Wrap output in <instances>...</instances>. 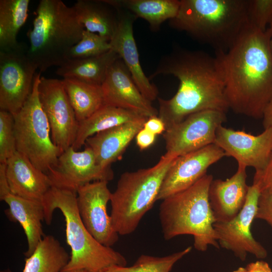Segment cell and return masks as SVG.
Segmentation results:
<instances>
[{"mask_svg": "<svg viewBox=\"0 0 272 272\" xmlns=\"http://www.w3.org/2000/svg\"><path fill=\"white\" fill-rule=\"evenodd\" d=\"M246 167L238 165L236 173L226 179L213 180L208 195L216 222L234 219L243 208L249 186L246 182Z\"/></svg>", "mask_w": 272, "mask_h": 272, "instance_id": "cell-19", "label": "cell"}, {"mask_svg": "<svg viewBox=\"0 0 272 272\" xmlns=\"http://www.w3.org/2000/svg\"><path fill=\"white\" fill-rule=\"evenodd\" d=\"M70 258L57 239L45 235L33 253L26 257L23 272H60Z\"/></svg>", "mask_w": 272, "mask_h": 272, "instance_id": "cell-27", "label": "cell"}, {"mask_svg": "<svg viewBox=\"0 0 272 272\" xmlns=\"http://www.w3.org/2000/svg\"><path fill=\"white\" fill-rule=\"evenodd\" d=\"M255 219L265 221L272 228V191L260 193Z\"/></svg>", "mask_w": 272, "mask_h": 272, "instance_id": "cell-35", "label": "cell"}, {"mask_svg": "<svg viewBox=\"0 0 272 272\" xmlns=\"http://www.w3.org/2000/svg\"><path fill=\"white\" fill-rule=\"evenodd\" d=\"M119 55L110 49L101 55L88 58L66 60L56 70L63 79H72L94 85L101 86L110 66Z\"/></svg>", "mask_w": 272, "mask_h": 272, "instance_id": "cell-24", "label": "cell"}, {"mask_svg": "<svg viewBox=\"0 0 272 272\" xmlns=\"http://www.w3.org/2000/svg\"><path fill=\"white\" fill-rule=\"evenodd\" d=\"M115 9L127 11L147 21L156 30L167 20L174 18L180 4L179 0H103Z\"/></svg>", "mask_w": 272, "mask_h": 272, "instance_id": "cell-26", "label": "cell"}, {"mask_svg": "<svg viewBox=\"0 0 272 272\" xmlns=\"http://www.w3.org/2000/svg\"><path fill=\"white\" fill-rule=\"evenodd\" d=\"M226 156L215 143L177 157L167 172L157 200L192 186L205 175L213 164Z\"/></svg>", "mask_w": 272, "mask_h": 272, "instance_id": "cell-15", "label": "cell"}, {"mask_svg": "<svg viewBox=\"0 0 272 272\" xmlns=\"http://www.w3.org/2000/svg\"><path fill=\"white\" fill-rule=\"evenodd\" d=\"M176 158L164 154L151 167L121 175L110 200V216L118 235H129L136 230L143 217L157 201L165 176Z\"/></svg>", "mask_w": 272, "mask_h": 272, "instance_id": "cell-7", "label": "cell"}, {"mask_svg": "<svg viewBox=\"0 0 272 272\" xmlns=\"http://www.w3.org/2000/svg\"><path fill=\"white\" fill-rule=\"evenodd\" d=\"M262 118L264 129L272 128V98L266 105Z\"/></svg>", "mask_w": 272, "mask_h": 272, "instance_id": "cell-40", "label": "cell"}, {"mask_svg": "<svg viewBox=\"0 0 272 272\" xmlns=\"http://www.w3.org/2000/svg\"><path fill=\"white\" fill-rule=\"evenodd\" d=\"M271 33L248 24L226 52L217 53L229 109L259 119L272 98Z\"/></svg>", "mask_w": 272, "mask_h": 272, "instance_id": "cell-2", "label": "cell"}, {"mask_svg": "<svg viewBox=\"0 0 272 272\" xmlns=\"http://www.w3.org/2000/svg\"><path fill=\"white\" fill-rule=\"evenodd\" d=\"M38 94L41 105L49 123L52 140L63 152L74 145L79 122L62 81L41 77Z\"/></svg>", "mask_w": 272, "mask_h": 272, "instance_id": "cell-12", "label": "cell"}, {"mask_svg": "<svg viewBox=\"0 0 272 272\" xmlns=\"http://www.w3.org/2000/svg\"><path fill=\"white\" fill-rule=\"evenodd\" d=\"M60 272H89L87 270L84 269H78V270H72L68 271H61Z\"/></svg>", "mask_w": 272, "mask_h": 272, "instance_id": "cell-42", "label": "cell"}, {"mask_svg": "<svg viewBox=\"0 0 272 272\" xmlns=\"http://www.w3.org/2000/svg\"><path fill=\"white\" fill-rule=\"evenodd\" d=\"M115 10L118 14V24L109 41L111 49L116 52L123 60L142 94L152 102L157 98L158 90L151 83L141 67L133 31V22L137 18L127 11Z\"/></svg>", "mask_w": 272, "mask_h": 272, "instance_id": "cell-18", "label": "cell"}, {"mask_svg": "<svg viewBox=\"0 0 272 272\" xmlns=\"http://www.w3.org/2000/svg\"><path fill=\"white\" fill-rule=\"evenodd\" d=\"M23 45L0 51V109L13 115L23 107L31 94L37 66Z\"/></svg>", "mask_w": 272, "mask_h": 272, "instance_id": "cell-10", "label": "cell"}, {"mask_svg": "<svg viewBox=\"0 0 272 272\" xmlns=\"http://www.w3.org/2000/svg\"><path fill=\"white\" fill-rule=\"evenodd\" d=\"M253 183L258 187L260 193L272 191V152L264 168L255 171Z\"/></svg>", "mask_w": 272, "mask_h": 272, "instance_id": "cell-34", "label": "cell"}, {"mask_svg": "<svg viewBox=\"0 0 272 272\" xmlns=\"http://www.w3.org/2000/svg\"><path fill=\"white\" fill-rule=\"evenodd\" d=\"M62 81L78 122L90 116L105 104L101 86L72 79H63Z\"/></svg>", "mask_w": 272, "mask_h": 272, "instance_id": "cell-29", "label": "cell"}, {"mask_svg": "<svg viewBox=\"0 0 272 272\" xmlns=\"http://www.w3.org/2000/svg\"><path fill=\"white\" fill-rule=\"evenodd\" d=\"M143 128L156 135L164 133L166 129L164 122L158 116L148 118Z\"/></svg>", "mask_w": 272, "mask_h": 272, "instance_id": "cell-37", "label": "cell"}, {"mask_svg": "<svg viewBox=\"0 0 272 272\" xmlns=\"http://www.w3.org/2000/svg\"><path fill=\"white\" fill-rule=\"evenodd\" d=\"M231 272H272V270L266 262L257 260L248 264L245 267H240Z\"/></svg>", "mask_w": 272, "mask_h": 272, "instance_id": "cell-38", "label": "cell"}, {"mask_svg": "<svg viewBox=\"0 0 272 272\" xmlns=\"http://www.w3.org/2000/svg\"><path fill=\"white\" fill-rule=\"evenodd\" d=\"M85 29L108 41L113 36L118 24L117 11L102 1L78 0L73 6Z\"/></svg>", "mask_w": 272, "mask_h": 272, "instance_id": "cell-23", "label": "cell"}, {"mask_svg": "<svg viewBox=\"0 0 272 272\" xmlns=\"http://www.w3.org/2000/svg\"><path fill=\"white\" fill-rule=\"evenodd\" d=\"M0 272H13V271L11 270L10 269L7 268V269L1 270Z\"/></svg>", "mask_w": 272, "mask_h": 272, "instance_id": "cell-43", "label": "cell"}, {"mask_svg": "<svg viewBox=\"0 0 272 272\" xmlns=\"http://www.w3.org/2000/svg\"><path fill=\"white\" fill-rule=\"evenodd\" d=\"M41 73H36L31 94L13 115L17 151L47 174L63 152L52 140L49 123L39 100Z\"/></svg>", "mask_w": 272, "mask_h": 272, "instance_id": "cell-8", "label": "cell"}, {"mask_svg": "<svg viewBox=\"0 0 272 272\" xmlns=\"http://www.w3.org/2000/svg\"><path fill=\"white\" fill-rule=\"evenodd\" d=\"M143 117L130 110L104 104L90 116L79 122L77 137L72 147L78 151L90 137Z\"/></svg>", "mask_w": 272, "mask_h": 272, "instance_id": "cell-25", "label": "cell"}, {"mask_svg": "<svg viewBox=\"0 0 272 272\" xmlns=\"http://www.w3.org/2000/svg\"><path fill=\"white\" fill-rule=\"evenodd\" d=\"M6 165L10 192L24 198L42 202L52 186L48 175L18 151L8 159Z\"/></svg>", "mask_w": 272, "mask_h": 272, "instance_id": "cell-20", "label": "cell"}, {"mask_svg": "<svg viewBox=\"0 0 272 272\" xmlns=\"http://www.w3.org/2000/svg\"><path fill=\"white\" fill-rule=\"evenodd\" d=\"M248 24L262 31L272 20V0H248Z\"/></svg>", "mask_w": 272, "mask_h": 272, "instance_id": "cell-33", "label": "cell"}, {"mask_svg": "<svg viewBox=\"0 0 272 272\" xmlns=\"http://www.w3.org/2000/svg\"><path fill=\"white\" fill-rule=\"evenodd\" d=\"M215 143L224 151L226 156L234 158L238 165L260 170L266 164L272 152V128L253 135L222 125L217 130Z\"/></svg>", "mask_w": 272, "mask_h": 272, "instance_id": "cell-16", "label": "cell"}, {"mask_svg": "<svg viewBox=\"0 0 272 272\" xmlns=\"http://www.w3.org/2000/svg\"><path fill=\"white\" fill-rule=\"evenodd\" d=\"M16 151L14 115L0 110V164H6Z\"/></svg>", "mask_w": 272, "mask_h": 272, "instance_id": "cell-32", "label": "cell"}, {"mask_svg": "<svg viewBox=\"0 0 272 272\" xmlns=\"http://www.w3.org/2000/svg\"><path fill=\"white\" fill-rule=\"evenodd\" d=\"M73 8L60 0H41L27 36L29 58L42 73L60 66L85 30Z\"/></svg>", "mask_w": 272, "mask_h": 272, "instance_id": "cell-5", "label": "cell"}, {"mask_svg": "<svg viewBox=\"0 0 272 272\" xmlns=\"http://www.w3.org/2000/svg\"><path fill=\"white\" fill-rule=\"evenodd\" d=\"M1 200L9 206L5 214L12 222H18L24 230L27 243L26 257L30 256L45 236L42 222L44 220V210L42 202L24 198L12 193L5 194Z\"/></svg>", "mask_w": 272, "mask_h": 272, "instance_id": "cell-22", "label": "cell"}, {"mask_svg": "<svg viewBox=\"0 0 272 272\" xmlns=\"http://www.w3.org/2000/svg\"><path fill=\"white\" fill-rule=\"evenodd\" d=\"M108 181H96L80 187L77 192L78 210L86 229L100 243L111 247L118 240L114 229L107 204L111 192Z\"/></svg>", "mask_w": 272, "mask_h": 272, "instance_id": "cell-14", "label": "cell"}, {"mask_svg": "<svg viewBox=\"0 0 272 272\" xmlns=\"http://www.w3.org/2000/svg\"><path fill=\"white\" fill-rule=\"evenodd\" d=\"M248 0H180L172 28L226 52L248 25Z\"/></svg>", "mask_w": 272, "mask_h": 272, "instance_id": "cell-3", "label": "cell"}, {"mask_svg": "<svg viewBox=\"0 0 272 272\" xmlns=\"http://www.w3.org/2000/svg\"><path fill=\"white\" fill-rule=\"evenodd\" d=\"M47 174L52 186L76 193L88 183L96 181L108 182L114 176L111 167L99 165L88 147L80 152L75 151L73 147L64 150Z\"/></svg>", "mask_w": 272, "mask_h": 272, "instance_id": "cell-13", "label": "cell"}, {"mask_svg": "<svg viewBox=\"0 0 272 272\" xmlns=\"http://www.w3.org/2000/svg\"><path fill=\"white\" fill-rule=\"evenodd\" d=\"M101 87L105 104L130 110L147 118L158 115V110L140 92L120 58L110 66Z\"/></svg>", "mask_w": 272, "mask_h": 272, "instance_id": "cell-17", "label": "cell"}, {"mask_svg": "<svg viewBox=\"0 0 272 272\" xmlns=\"http://www.w3.org/2000/svg\"><path fill=\"white\" fill-rule=\"evenodd\" d=\"M42 202L47 225L51 224L56 209L59 210L64 218L66 240L71 253L62 271L103 272L113 265H126V260L120 253L100 243L86 229L78 210L76 192L51 186Z\"/></svg>", "mask_w": 272, "mask_h": 272, "instance_id": "cell-6", "label": "cell"}, {"mask_svg": "<svg viewBox=\"0 0 272 272\" xmlns=\"http://www.w3.org/2000/svg\"><path fill=\"white\" fill-rule=\"evenodd\" d=\"M191 249V246H188L182 250L162 257L143 254L131 266L113 265L103 272H170L174 265L188 254Z\"/></svg>", "mask_w": 272, "mask_h": 272, "instance_id": "cell-30", "label": "cell"}, {"mask_svg": "<svg viewBox=\"0 0 272 272\" xmlns=\"http://www.w3.org/2000/svg\"><path fill=\"white\" fill-rule=\"evenodd\" d=\"M160 75H172L179 81L173 97L158 98V116L166 129L198 112L213 110L226 112L229 109L222 69L216 55L176 48L161 58L149 79Z\"/></svg>", "mask_w": 272, "mask_h": 272, "instance_id": "cell-1", "label": "cell"}, {"mask_svg": "<svg viewBox=\"0 0 272 272\" xmlns=\"http://www.w3.org/2000/svg\"><path fill=\"white\" fill-rule=\"evenodd\" d=\"M156 136L143 128L138 132L135 137L137 145L141 150H145L154 144Z\"/></svg>", "mask_w": 272, "mask_h": 272, "instance_id": "cell-36", "label": "cell"}, {"mask_svg": "<svg viewBox=\"0 0 272 272\" xmlns=\"http://www.w3.org/2000/svg\"><path fill=\"white\" fill-rule=\"evenodd\" d=\"M110 49L109 41L98 34L85 29L81 40L68 52L66 60L96 56Z\"/></svg>", "mask_w": 272, "mask_h": 272, "instance_id": "cell-31", "label": "cell"}, {"mask_svg": "<svg viewBox=\"0 0 272 272\" xmlns=\"http://www.w3.org/2000/svg\"><path fill=\"white\" fill-rule=\"evenodd\" d=\"M6 164H0V198L10 191L6 173Z\"/></svg>", "mask_w": 272, "mask_h": 272, "instance_id": "cell-39", "label": "cell"}, {"mask_svg": "<svg viewBox=\"0 0 272 272\" xmlns=\"http://www.w3.org/2000/svg\"><path fill=\"white\" fill-rule=\"evenodd\" d=\"M29 4V0L0 1L1 51L14 50L21 45L17 36L27 20Z\"/></svg>", "mask_w": 272, "mask_h": 272, "instance_id": "cell-28", "label": "cell"}, {"mask_svg": "<svg viewBox=\"0 0 272 272\" xmlns=\"http://www.w3.org/2000/svg\"><path fill=\"white\" fill-rule=\"evenodd\" d=\"M213 180L206 174L189 187L162 199L159 216L165 240L190 235L198 251H205L209 245L220 248L208 195Z\"/></svg>", "mask_w": 272, "mask_h": 272, "instance_id": "cell-4", "label": "cell"}, {"mask_svg": "<svg viewBox=\"0 0 272 272\" xmlns=\"http://www.w3.org/2000/svg\"><path fill=\"white\" fill-rule=\"evenodd\" d=\"M260 194L258 187L252 183L239 214L229 221L216 222L214 225L220 247L231 251L242 261L246 259L248 253L259 259L265 258L267 255L265 248L254 239L251 232Z\"/></svg>", "mask_w": 272, "mask_h": 272, "instance_id": "cell-11", "label": "cell"}, {"mask_svg": "<svg viewBox=\"0 0 272 272\" xmlns=\"http://www.w3.org/2000/svg\"><path fill=\"white\" fill-rule=\"evenodd\" d=\"M226 119V112L213 110L188 116L164 132L165 154L176 158L215 143L217 130Z\"/></svg>", "mask_w": 272, "mask_h": 272, "instance_id": "cell-9", "label": "cell"}, {"mask_svg": "<svg viewBox=\"0 0 272 272\" xmlns=\"http://www.w3.org/2000/svg\"><path fill=\"white\" fill-rule=\"evenodd\" d=\"M269 25H270V27H269V28L270 29V31H271V37H270V39L269 44H270V49H271V51L272 52V20H271Z\"/></svg>", "mask_w": 272, "mask_h": 272, "instance_id": "cell-41", "label": "cell"}, {"mask_svg": "<svg viewBox=\"0 0 272 272\" xmlns=\"http://www.w3.org/2000/svg\"><path fill=\"white\" fill-rule=\"evenodd\" d=\"M148 118L143 117L99 132L88 138L85 145L92 149L99 165L110 167L120 159Z\"/></svg>", "mask_w": 272, "mask_h": 272, "instance_id": "cell-21", "label": "cell"}]
</instances>
